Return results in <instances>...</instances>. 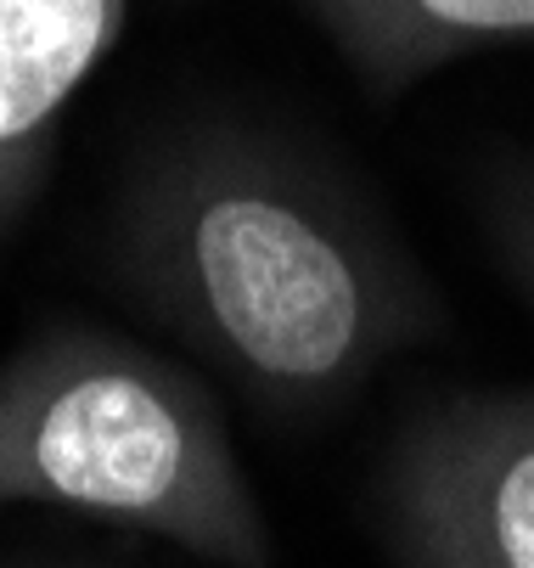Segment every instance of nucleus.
I'll return each mask as SVG.
<instances>
[{"mask_svg": "<svg viewBox=\"0 0 534 568\" xmlns=\"http://www.w3.org/2000/svg\"><path fill=\"white\" fill-rule=\"evenodd\" d=\"M113 265L276 417L332 412L450 321L332 164L243 124H197L146 158L119 203Z\"/></svg>", "mask_w": 534, "mask_h": 568, "instance_id": "f257e3e1", "label": "nucleus"}, {"mask_svg": "<svg viewBox=\"0 0 534 568\" xmlns=\"http://www.w3.org/2000/svg\"><path fill=\"white\" fill-rule=\"evenodd\" d=\"M124 23L130 0H0V236L40 197L68 102Z\"/></svg>", "mask_w": 534, "mask_h": 568, "instance_id": "20e7f679", "label": "nucleus"}, {"mask_svg": "<svg viewBox=\"0 0 534 568\" xmlns=\"http://www.w3.org/2000/svg\"><path fill=\"white\" fill-rule=\"evenodd\" d=\"M298 7L383 102L484 45L534 34V0H298Z\"/></svg>", "mask_w": 534, "mask_h": 568, "instance_id": "39448f33", "label": "nucleus"}, {"mask_svg": "<svg viewBox=\"0 0 534 568\" xmlns=\"http://www.w3.org/2000/svg\"><path fill=\"white\" fill-rule=\"evenodd\" d=\"M473 209L484 220L490 254L534 310V152H495L479 164Z\"/></svg>", "mask_w": 534, "mask_h": 568, "instance_id": "423d86ee", "label": "nucleus"}, {"mask_svg": "<svg viewBox=\"0 0 534 568\" xmlns=\"http://www.w3.org/2000/svg\"><path fill=\"white\" fill-rule=\"evenodd\" d=\"M164 535L270 568V529L208 388L102 327H51L0 366V507Z\"/></svg>", "mask_w": 534, "mask_h": 568, "instance_id": "f03ea898", "label": "nucleus"}, {"mask_svg": "<svg viewBox=\"0 0 534 568\" xmlns=\"http://www.w3.org/2000/svg\"><path fill=\"white\" fill-rule=\"evenodd\" d=\"M394 568H534V383L433 399L377 467Z\"/></svg>", "mask_w": 534, "mask_h": 568, "instance_id": "7ed1b4c3", "label": "nucleus"}]
</instances>
